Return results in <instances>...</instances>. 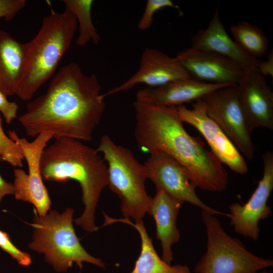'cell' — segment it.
Wrapping results in <instances>:
<instances>
[{"instance_id": "cell-1", "label": "cell", "mask_w": 273, "mask_h": 273, "mask_svg": "<svg viewBox=\"0 0 273 273\" xmlns=\"http://www.w3.org/2000/svg\"><path fill=\"white\" fill-rule=\"evenodd\" d=\"M97 76L71 62L52 77L46 92L29 102L19 121L29 136L44 132L53 138L90 141L106 108Z\"/></svg>"}, {"instance_id": "cell-2", "label": "cell", "mask_w": 273, "mask_h": 273, "mask_svg": "<svg viewBox=\"0 0 273 273\" xmlns=\"http://www.w3.org/2000/svg\"><path fill=\"white\" fill-rule=\"evenodd\" d=\"M133 107L134 138L142 151L162 152L174 159L187 170L196 188L213 192L226 189L229 175L222 163L199 138L186 130L176 107L135 102Z\"/></svg>"}, {"instance_id": "cell-3", "label": "cell", "mask_w": 273, "mask_h": 273, "mask_svg": "<svg viewBox=\"0 0 273 273\" xmlns=\"http://www.w3.org/2000/svg\"><path fill=\"white\" fill-rule=\"evenodd\" d=\"M43 150L40 169L42 179L49 181H77L82 191L84 209L81 215L73 220L84 231L98 230L95 212L101 194L108 186L107 164L97 149L81 141L68 138L55 139Z\"/></svg>"}, {"instance_id": "cell-4", "label": "cell", "mask_w": 273, "mask_h": 273, "mask_svg": "<svg viewBox=\"0 0 273 273\" xmlns=\"http://www.w3.org/2000/svg\"><path fill=\"white\" fill-rule=\"evenodd\" d=\"M77 28L75 16L65 10L61 13L52 11L43 18L36 35L23 43V60L16 94L20 99L30 100L53 76Z\"/></svg>"}, {"instance_id": "cell-5", "label": "cell", "mask_w": 273, "mask_h": 273, "mask_svg": "<svg viewBox=\"0 0 273 273\" xmlns=\"http://www.w3.org/2000/svg\"><path fill=\"white\" fill-rule=\"evenodd\" d=\"M32 241L28 247L44 254V259L58 272L66 271L74 263L82 268L84 262L105 268L101 259L89 254L82 247L73 228L74 210L68 207L60 213L56 210L39 216L33 209Z\"/></svg>"}, {"instance_id": "cell-6", "label": "cell", "mask_w": 273, "mask_h": 273, "mask_svg": "<svg viewBox=\"0 0 273 273\" xmlns=\"http://www.w3.org/2000/svg\"><path fill=\"white\" fill-rule=\"evenodd\" d=\"M96 149L107 164L108 186L119 198L124 218H131L135 222L143 220L152 199L146 189L148 177L144 165L130 150L116 144L107 135L102 136Z\"/></svg>"}, {"instance_id": "cell-7", "label": "cell", "mask_w": 273, "mask_h": 273, "mask_svg": "<svg viewBox=\"0 0 273 273\" xmlns=\"http://www.w3.org/2000/svg\"><path fill=\"white\" fill-rule=\"evenodd\" d=\"M202 211L207 237L206 250L194 268L195 273H268L273 260L257 256L239 239L230 236L219 220Z\"/></svg>"}, {"instance_id": "cell-8", "label": "cell", "mask_w": 273, "mask_h": 273, "mask_svg": "<svg viewBox=\"0 0 273 273\" xmlns=\"http://www.w3.org/2000/svg\"><path fill=\"white\" fill-rule=\"evenodd\" d=\"M202 99L208 116L244 157L253 159L255 154L251 138L253 130L241 104L237 85L217 89Z\"/></svg>"}, {"instance_id": "cell-9", "label": "cell", "mask_w": 273, "mask_h": 273, "mask_svg": "<svg viewBox=\"0 0 273 273\" xmlns=\"http://www.w3.org/2000/svg\"><path fill=\"white\" fill-rule=\"evenodd\" d=\"M8 133L9 138L20 147L28 167V173L21 168L14 170L15 199L32 204L38 214L44 216L50 210L52 202L42 181L40 162L41 154L48 143L53 138V134L41 133L30 142L25 138L18 137L14 130L9 131Z\"/></svg>"}, {"instance_id": "cell-10", "label": "cell", "mask_w": 273, "mask_h": 273, "mask_svg": "<svg viewBox=\"0 0 273 273\" xmlns=\"http://www.w3.org/2000/svg\"><path fill=\"white\" fill-rule=\"evenodd\" d=\"M148 178L171 197L188 202L212 215L225 216V213L214 209L204 203L198 196L196 187L187 170L169 155L156 152L150 154L144 164Z\"/></svg>"}, {"instance_id": "cell-11", "label": "cell", "mask_w": 273, "mask_h": 273, "mask_svg": "<svg viewBox=\"0 0 273 273\" xmlns=\"http://www.w3.org/2000/svg\"><path fill=\"white\" fill-rule=\"evenodd\" d=\"M262 159V176L249 199L245 204L235 202L228 207L227 217L235 232L253 241L259 239V221L271 213L267 202L273 189V153L265 152Z\"/></svg>"}, {"instance_id": "cell-12", "label": "cell", "mask_w": 273, "mask_h": 273, "mask_svg": "<svg viewBox=\"0 0 273 273\" xmlns=\"http://www.w3.org/2000/svg\"><path fill=\"white\" fill-rule=\"evenodd\" d=\"M176 109L181 120L192 125L201 133L212 153L222 164L238 174L243 175L248 172V167L245 157L208 116L202 99L194 101L191 109L184 105L176 107Z\"/></svg>"}, {"instance_id": "cell-13", "label": "cell", "mask_w": 273, "mask_h": 273, "mask_svg": "<svg viewBox=\"0 0 273 273\" xmlns=\"http://www.w3.org/2000/svg\"><path fill=\"white\" fill-rule=\"evenodd\" d=\"M175 58L191 77L207 83L238 85L245 73L231 60L192 47L179 52Z\"/></svg>"}, {"instance_id": "cell-14", "label": "cell", "mask_w": 273, "mask_h": 273, "mask_svg": "<svg viewBox=\"0 0 273 273\" xmlns=\"http://www.w3.org/2000/svg\"><path fill=\"white\" fill-rule=\"evenodd\" d=\"M187 71L175 58L153 48H146L143 51L138 71L120 85L105 94L106 96L125 91L140 83L149 87H156L169 82L190 78Z\"/></svg>"}, {"instance_id": "cell-15", "label": "cell", "mask_w": 273, "mask_h": 273, "mask_svg": "<svg viewBox=\"0 0 273 273\" xmlns=\"http://www.w3.org/2000/svg\"><path fill=\"white\" fill-rule=\"evenodd\" d=\"M241 104L253 130L273 129V93L256 67L246 71L237 85Z\"/></svg>"}, {"instance_id": "cell-16", "label": "cell", "mask_w": 273, "mask_h": 273, "mask_svg": "<svg viewBox=\"0 0 273 273\" xmlns=\"http://www.w3.org/2000/svg\"><path fill=\"white\" fill-rule=\"evenodd\" d=\"M233 85H236L209 83L190 77L140 89L136 94L135 102L159 106L178 107L202 99L217 89Z\"/></svg>"}, {"instance_id": "cell-17", "label": "cell", "mask_w": 273, "mask_h": 273, "mask_svg": "<svg viewBox=\"0 0 273 273\" xmlns=\"http://www.w3.org/2000/svg\"><path fill=\"white\" fill-rule=\"evenodd\" d=\"M192 47L216 54L240 66L245 71L256 67L260 60L243 52L226 31L220 18L218 7L205 30H199L192 37Z\"/></svg>"}, {"instance_id": "cell-18", "label": "cell", "mask_w": 273, "mask_h": 273, "mask_svg": "<svg viewBox=\"0 0 273 273\" xmlns=\"http://www.w3.org/2000/svg\"><path fill=\"white\" fill-rule=\"evenodd\" d=\"M183 203L162 189L156 188L148 213L155 221L156 238L161 243V258L170 264L173 260L172 246L178 242L180 237L176 222Z\"/></svg>"}, {"instance_id": "cell-19", "label": "cell", "mask_w": 273, "mask_h": 273, "mask_svg": "<svg viewBox=\"0 0 273 273\" xmlns=\"http://www.w3.org/2000/svg\"><path fill=\"white\" fill-rule=\"evenodd\" d=\"M114 222H121L131 225L140 236V253L135 262L133 269L130 273H192L186 265L177 264L171 265L160 257L154 248L152 239L148 234L143 220L133 223L130 219L105 217L106 224Z\"/></svg>"}, {"instance_id": "cell-20", "label": "cell", "mask_w": 273, "mask_h": 273, "mask_svg": "<svg viewBox=\"0 0 273 273\" xmlns=\"http://www.w3.org/2000/svg\"><path fill=\"white\" fill-rule=\"evenodd\" d=\"M23 60V43L0 29V90L16 95Z\"/></svg>"}, {"instance_id": "cell-21", "label": "cell", "mask_w": 273, "mask_h": 273, "mask_svg": "<svg viewBox=\"0 0 273 273\" xmlns=\"http://www.w3.org/2000/svg\"><path fill=\"white\" fill-rule=\"evenodd\" d=\"M230 30L234 40L245 53L258 59L267 55L269 41L261 28L242 21L232 25Z\"/></svg>"}, {"instance_id": "cell-22", "label": "cell", "mask_w": 273, "mask_h": 273, "mask_svg": "<svg viewBox=\"0 0 273 273\" xmlns=\"http://www.w3.org/2000/svg\"><path fill=\"white\" fill-rule=\"evenodd\" d=\"M65 10L75 16L79 27V35L76 43L79 47L85 46L90 41L94 44L99 43L100 36L92 21L93 0H63Z\"/></svg>"}, {"instance_id": "cell-23", "label": "cell", "mask_w": 273, "mask_h": 273, "mask_svg": "<svg viewBox=\"0 0 273 273\" xmlns=\"http://www.w3.org/2000/svg\"><path fill=\"white\" fill-rule=\"evenodd\" d=\"M24 160L20 147L5 134L0 115V161L7 162L14 167L21 168L23 166Z\"/></svg>"}, {"instance_id": "cell-24", "label": "cell", "mask_w": 273, "mask_h": 273, "mask_svg": "<svg viewBox=\"0 0 273 273\" xmlns=\"http://www.w3.org/2000/svg\"><path fill=\"white\" fill-rule=\"evenodd\" d=\"M165 7L178 9V7L170 0H148L143 15L138 23V28L141 30L150 28L154 14Z\"/></svg>"}, {"instance_id": "cell-25", "label": "cell", "mask_w": 273, "mask_h": 273, "mask_svg": "<svg viewBox=\"0 0 273 273\" xmlns=\"http://www.w3.org/2000/svg\"><path fill=\"white\" fill-rule=\"evenodd\" d=\"M0 248L15 259L18 263L24 266L30 265L32 262L31 255L18 249L11 242L10 235L0 230Z\"/></svg>"}, {"instance_id": "cell-26", "label": "cell", "mask_w": 273, "mask_h": 273, "mask_svg": "<svg viewBox=\"0 0 273 273\" xmlns=\"http://www.w3.org/2000/svg\"><path fill=\"white\" fill-rule=\"evenodd\" d=\"M25 5V0H0V19L12 20Z\"/></svg>"}, {"instance_id": "cell-27", "label": "cell", "mask_w": 273, "mask_h": 273, "mask_svg": "<svg viewBox=\"0 0 273 273\" xmlns=\"http://www.w3.org/2000/svg\"><path fill=\"white\" fill-rule=\"evenodd\" d=\"M18 109L17 103L9 101L7 96L0 90V112L7 124H11L17 118Z\"/></svg>"}, {"instance_id": "cell-28", "label": "cell", "mask_w": 273, "mask_h": 273, "mask_svg": "<svg viewBox=\"0 0 273 273\" xmlns=\"http://www.w3.org/2000/svg\"><path fill=\"white\" fill-rule=\"evenodd\" d=\"M267 59L261 61L257 68L260 73L263 76L273 77V51L272 50L267 54Z\"/></svg>"}, {"instance_id": "cell-29", "label": "cell", "mask_w": 273, "mask_h": 273, "mask_svg": "<svg viewBox=\"0 0 273 273\" xmlns=\"http://www.w3.org/2000/svg\"><path fill=\"white\" fill-rule=\"evenodd\" d=\"M14 185L6 181L0 174V203L3 198L7 195H14Z\"/></svg>"}, {"instance_id": "cell-30", "label": "cell", "mask_w": 273, "mask_h": 273, "mask_svg": "<svg viewBox=\"0 0 273 273\" xmlns=\"http://www.w3.org/2000/svg\"><path fill=\"white\" fill-rule=\"evenodd\" d=\"M81 269L80 268V271H79V273H81V271H81Z\"/></svg>"}]
</instances>
